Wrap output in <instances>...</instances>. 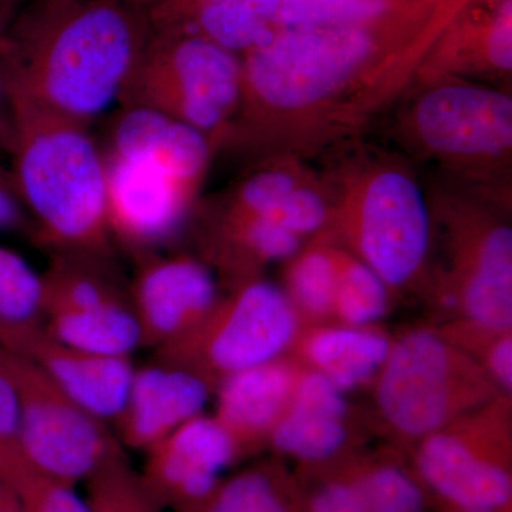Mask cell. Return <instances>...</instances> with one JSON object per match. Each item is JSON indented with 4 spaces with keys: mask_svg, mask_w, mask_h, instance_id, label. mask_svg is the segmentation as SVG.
Returning <instances> with one entry per match:
<instances>
[{
    "mask_svg": "<svg viewBox=\"0 0 512 512\" xmlns=\"http://www.w3.org/2000/svg\"><path fill=\"white\" fill-rule=\"evenodd\" d=\"M13 174L50 254L113 256L106 165L90 127L43 109L12 90Z\"/></svg>",
    "mask_w": 512,
    "mask_h": 512,
    "instance_id": "cell-3",
    "label": "cell"
},
{
    "mask_svg": "<svg viewBox=\"0 0 512 512\" xmlns=\"http://www.w3.org/2000/svg\"><path fill=\"white\" fill-rule=\"evenodd\" d=\"M42 320V276L18 254L0 247V326Z\"/></svg>",
    "mask_w": 512,
    "mask_h": 512,
    "instance_id": "cell-31",
    "label": "cell"
},
{
    "mask_svg": "<svg viewBox=\"0 0 512 512\" xmlns=\"http://www.w3.org/2000/svg\"><path fill=\"white\" fill-rule=\"evenodd\" d=\"M128 296L144 346L154 350L184 338L218 302L214 275L200 259L157 252L137 259Z\"/></svg>",
    "mask_w": 512,
    "mask_h": 512,
    "instance_id": "cell-12",
    "label": "cell"
},
{
    "mask_svg": "<svg viewBox=\"0 0 512 512\" xmlns=\"http://www.w3.org/2000/svg\"><path fill=\"white\" fill-rule=\"evenodd\" d=\"M279 453L309 467L332 463L348 440L345 419L318 410L288 406L269 434Z\"/></svg>",
    "mask_w": 512,
    "mask_h": 512,
    "instance_id": "cell-24",
    "label": "cell"
},
{
    "mask_svg": "<svg viewBox=\"0 0 512 512\" xmlns=\"http://www.w3.org/2000/svg\"><path fill=\"white\" fill-rule=\"evenodd\" d=\"M367 512H429L427 491L413 470L390 460L349 464Z\"/></svg>",
    "mask_w": 512,
    "mask_h": 512,
    "instance_id": "cell-26",
    "label": "cell"
},
{
    "mask_svg": "<svg viewBox=\"0 0 512 512\" xmlns=\"http://www.w3.org/2000/svg\"><path fill=\"white\" fill-rule=\"evenodd\" d=\"M150 37L134 0H32L0 53L12 90L90 127L119 104Z\"/></svg>",
    "mask_w": 512,
    "mask_h": 512,
    "instance_id": "cell-2",
    "label": "cell"
},
{
    "mask_svg": "<svg viewBox=\"0 0 512 512\" xmlns=\"http://www.w3.org/2000/svg\"><path fill=\"white\" fill-rule=\"evenodd\" d=\"M42 276L43 319L52 313L89 311L127 305L128 282L114 269L111 256L50 254Z\"/></svg>",
    "mask_w": 512,
    "mask_h": 512,
    "instance_id": "cell-21",
    "label": "cell"
},
{
    "mask_svg": "<svg viewBox=\"0 0 512 512\" xmlns=\"http://www.w3.org/2000/svg\"><path fill=\"white\" fill-rule=\"evenodd\" d=\"M197 512H303L298 485L272 467L251 468L222 481Z\"/></svg>",
    "mask_w": 512,
    "mask_h": 512,
    "instance_id": "cell-25",
    "label": "cell"
},
{
    "mask_svg": "<svg viewBox=\"0 0 512 512\" xmlns=\"http://www.w3.org/2000/svg\"><path fill=\"white\" fill-rule=\"evenodd\" d=\"M141 480L161 508L197 512L241 457L237 444L215 417H194L147 451Z\"/></svg>",
    "mask_w": 512,
    "mask_h": 512,
    "instance_id": "cell-13",
    "label": "cell"
},
{
    "mask_svg": "<svg viewBox=\"0 0 512 512\" xmlns=\"http://www.w3.org/2000/svg\"><path fill=\"white\" fill-rule=\"evenodd\" d=\"M0 477L18 494L28 512H92L74 485L40 473L23 454L3 463Z\"/></svg>",
    "mask_w": 512,
    "mask_h": 512,
    "instance_id": "cell-29",
    "label": "cell"
},
{
    "mask_svg": "<svg viewBox=\"0 0 512 512\" xmlns=\"http://www.w3.org/2000/svg\"><path fill=\"white\" fill-rule=\"evenodd\" d=\"M296 382L291 367L274 360L241 370L218 383L215 419L231 434L241 456L271 434L288 410Z\"/></svg>",
    "mask_w": 512,
    "mask_h": 512,
    "instance_id": "cell-19",
    "label": "cell"
},
{
    "mask_svg": "<svg viewBox=\"0 0 512 512\" xmlns=\"http://www.w3.org/2000/svg\"><path fill=\"white\" fill-rule=\"evenodd\" d=\"M0 231L22 232L35 241V224L30 217L13 170L0 165Z\"/></svg>",
    "mask_w": 512,
    "mask_h": 512,
    "instance_id": "cell-35",
    "label": "cell"
},
{
    "mask_svg": "<svg viewBox=\"0 0 512 512\" xmlns=\"http://www.w3.org/2000/svg\"><path fill=\"white\" fill-rule=\"evenodd\" d=\"M390 348L389 340L370 330L323 329L309 338L306 355L319 373L345 392L379 372Z\"/></svg>",
    "mask_w": 512,
    "mask_h": 512,
    "instance_id": "cell-23",
    "label": "cell"
},
{
    "mask_svg": "<svg viewBox=\"0 0 512 512\" xmlns=\"http://www.w3.org/2000/svg\"><path fill=\"white\" fill-rule=\"evenodd\" d=\"M400 8L393 0H281L275 28L298 29L367 22Z\"/></svg>",
    "mask_w": 512,
    "mask_h": 512,
    "instance_id": "cell-30",
    "label": "cell"
},
{
    "mask_svg": "<svg viewBox=\"0 0 512 512\" xmlns=\"http://www.w3.org/2000/svg\"><path fill=\"white\" fill-rule=\"evenodd\" d=\"M413 471L443 512H511L510 448L498 437L436 431L421 439Z\"/></svg>",
    "mask_w": 512,
    "mask_h": 512,
    "instance_id": "cell-11",
    "label": "cell"
},
{
    "mask_svg": "<svg viewBox=\"0 0 512 512\" xmlns=\"http://www.w3.org/2000/svg\"><path fill=\"white\" fill-rule=\"evenodd\" d=\"M296 316L284 291L245 279L225 302H217L197 328L156 350V360L184 367L220 383L225 377L274 362L292 342Z\"/></svg>",
    "mask_w": 512,
    "mask_h": 512,
    "instance_id": "cell-6",
    "label": "cell"
},
{
    "mask_svg": "<svg viewBox=\"0 0 512 512\" xmlns=\"http://www.w3.org/2000/svg\"><path fill=\"white\" fill-rule=\"evenodd\" d=\"M345 218L362 262L387 286L420 271L430 245V212L416 180L403 168L373 167L346 191Z\"/></svg>",
    "mask_w": 512,
    "mask_h": 512,
    "instance_id": "cell-8",
    "label": "cell"
},
{
    "mask_svg": "<svg viewBox=\"0 0 512 512\" xmlns=\"http://www.w3.org/2000/svg\"><path fill=\"white\" fill-rule=\"evenodd\" d=\"M431 76L512 70V0H467L421 57Z\"/></svg>",
    "mask_w": 512,
    "mask_h": 512,
    "instance_id": "cell-16",
    "label": "cell"
},
{
    "mask_svg": "<svg viewBox=\"0 0 512 512\" xmlns=\"http://www.w3.org/2000/svg\"><path fill=\"white\" fill-rule=\"evenodd\" d=\"M15 106L8 66L0 53V151L12 154L15 146Z\"/></svg>",
    "mask_w": 512,
    "mask_h": 512,
    "instance_id": "cell-37",
    "label": "cell"
},
{
    "mask_svg": "<svg viewBox=\"0 0 512 512\" xmlns=\"http://www.w3.org/2000/svg\"><path fill=\"white\" fill-rule=\"evenodd\" d=\"M461 512H490V511H461Z\"/></svg>",
    "mask_w": 512,
    "mask_h": 512,
    "instance_id": "cell-42",
    "label": "cell"
},
{
    "mask_svg": "<svg viewBox=\"0 0 512 512\" xmlns=\"http://www.w3.org/2000/svg\"><path fill=\"white\" fill-rule=\"evenodd\" d=\"M420 2V0H394V3L399 6L412 5V3Z\"/></svg>",
    "mask_w": 512,
    "mask_h": 512,
    "instance_id": "cell-41",
    "label": "cell"
},
{
    "mask_svg": "<svg viewBox=\"0 0 512 512\" xmlns=\"http://www.w3.org/2000/svg\"><path fill=\"white\" fill-rule=\"evenodd\" d=\"M211 383L204 377L156 360L134 370L123 410L113 431L121 446L144 451L201 416L210 399Z\"/></svg>",
    "mask_w": 512,
    "mask_h": 512,
    "instance_id": "cell-15",
    "label": "cell"
},
{
    "mask_svg": "<svg viewBox=\"0 0 512 512\" xmlns=\"http://www.w3.org/2000/svg\"><path fill=\"white\" fill-rule=\"evenodd\" d=\"M86 483L92 512H163L140 473L128 466L126 454L100 468Z\"/></svg>",
    "mask_w": 512,
    "mask_h": 512,
    "instance_id": "cell-27",
    "label": "cell"
},
{
    "mask_svg": "<svg viewBox=\"0 0 512 512\" xmlns=\"http://www.w3.org/2000/svg\"><path fill=\"white\" fill-rule=\"evenodd\" d=\"M151 33H190L242 55L275 26L281 0H134Z\"/></svg>",
    "mask_w": 512,
    "mask_h": 512,
    "instance_id": "cell-17",
    "label": "cell"
},
{
    "mask_svg": "<svg viewBox=\"0 0 512 512\" xmlns=\"http://www.w3.org/2000/svg\"><path fill=\"white\" fill-rule=\"evenodd\" d=\"M448 15L446 0H420L367 22L272 29L241 55V94L224 143L259 150L288 116L328 109L370 76L421 60Z\"/></svg>",
    "mask_w": 512,
    "mask_h": 512,
    "instance_id": "cell-1",
    "label": "cell"
},
{
    "mask_svg": "<svg viewBox=\"0 0 512 512\" xmlns=\"http://www.w3.org/2000/svg\"><path fill=\"white\" fill-rule=\"evenodd\" d=\"M22 454L19 410L12 384L0 372V464Z\"/></svg>",
    "mask_w": 512,
    "mask_h": 512,
    "instance_id": "cell-36",
    "label": "cell"
},
{
    "mask_svg": "<svg viewBox=\"0 0 512 512\" xmlns=\"http://www.w3.org/2000/svg\"><path fill=\"white\" fill-rule=\"evenodd\" d=\"M488 370L504 389L512 387V339L511 335L501 333L487 357Z\"/></svg>",
    "mask_w": 512,
    "mask_h": 512,
    "instance_id": "cell-38",
    "label": "cell"
},
{
    "mask_svg": "<svg viewBox=\"0 0 512 512\" xmlns=\"http://www.w3.org/2000/svg\"><path fill=\"white\" fill-rule=\"evenodd\" d=\"M380 370V412L413 439L440 431L484 399L481 370L430 330H414L394 343Z\"/></svg>",
    "mask_w": 512,
    "mask_h": 512,
    "instance_id": "cell-7",
    "label": "cell"
},
{
    "mask_svg": "<svg viewBox=\"0 0 512 512\" xmlns=\"http://www.w3.org/2000/svg\"><path fill=\"white\" fill-rule=\"evenodd\" d=\"M241 55L190 33H151L119 107L156 111L224 143L241 94Z\"/></svg>",
    "mask_w": 512,
    "mask_h": 512,
    "instance_id": "cell-4",
    "label": "cell"
},
{
    "mask_svg": "<svg viewBox=\"0 0 512 512\" xmlns=\"http://www.w3.org/2000/svg\"><path fill=\"white\" fill-rule=\"evenodd\" d=\"M214 146L204 134L156 111L119 107L107 130L104 154L163 165L200 187Z\"/></svg>",
    "mask_w": 512,
    "mask_h": 512,
    "instance_id": "cell-18",
    "label": "cell"
},
{
    "mask_svg": "<svg viewBox=\"0 0 512 512\" xmlns=\"http://www.w3.org/2000/svg\"><path fill=\"white\" fill-rule=\"evenodd\" d=\"M467 262L464 312L478 328L507 333L512 323V229L504 224L485 229Z\"/></svg>",
    "mask_w": 512,
    "mask_h": 512,
    "instance_id": "cell-20",
    "label": "cell"
},
{
    "mask_svg": "<svg viewBox=\"0 0 512 512\" xmlns=\"http://www.w3.org/2000/svg\"><path fill=\"white\" fill-rule=\"evenodd\" d=\"M340 256L325 249L303 254L291 269V291L306 312L323 316L333 311Z\"/></svg>",
    "mask_w": 512,
    "mask_h": 512,
    "instance_id": "cell-33",
    "label": "cell"
},
{
    "mask_svg": "<svg viewBox=\"0 0 512 512\" xmlns=\"http://www.w3.org/2000/svg\"><path fill=\"white\" fill-rule=\"evenodd\" d=\"M103 157L113 241L137 259L156 254L185 227L200 188L143 158Z\"/></svg>",
    "mask_w": 512,
    "mask_h": 512,
    "instance_id": "cell-10",
    "label": "cell"
},
{
    "mask_svg": "<svg viewBox=\"0 0 512 512\" xmlns=\"http://www.w3.org/2000/svg\"><path fill=\"white\" fill-rule=\"evenodd\" d=\"M50 335L97 356L131 357L143 348V332L130 303L89 311L52 313L43 319Z\"/></svg>",
    "mask_w": 512,
    "mask_h": 512,
    "instance_id": "cell-22",
    "label": "cell"
},
{
    "mask_svg": "<svg viewBox=\"0 0 512 512\" xmlns=\"http://www.w3.org/2000/svg\"><path fill=\"white\" fill-rule=\"evenodd\" d=\"M0 512H28L18 494L0 477Z\"/></svg>",
    "mask_w": 512,
    "mask_h": 512,
    "instance_id": "cell-40",
    "label": "cell"
},
{
    "mask_svg": "<svg viewBox=\"0 0 512 512\" xmlns=\"http://www.w3.org/2000/svg\"><path fill=\"white\" fill-rule=\"evenodd\" d=\"M387 309V285L362 261L340 256L333 311L352 326L376 322Z\"/></svg>",
    "mask_w": 512,
    "mask_h": 512,
    "instance_id": "cell-28",
    "label": "cell"
},
{
    "mask_svg": "<svg viewBox=\"0 0 512 512\" xmlns=\"http://www.w3.org/2000/svg\"><path fill=\"white\" fill-rule=\"evenodd\" d=\"M303 512H367L349 464L309 468L305 484H298Z\"/></svg>",
    "mask_w": 512,
    "mask_h": 512,
    "instance_id": "cell-32",
    "label": "cell"
},
{
    "mask_svg": "<svg viewBox=\"0 0 512 512\" xmlns=\"http://www.w3.org/2000/svg\"><path fill=\"white\" fill-rule=\"evenodd\" d=\"M407 124L416 143L447 164L488 167L511 157V97L481 84L434 80L414 100Z\"/></svg>",
    "mask_w": 512,
    "mask_h": 512,
    "instance_id": "cell-9",
    "label": "cell"
},
{
    "mask_svg": "<svg viewBox=\"0 0 512 512\" xmlns=\"http://www.w3.org/2000/svg\"><path fill=\"white\" fill-rule=\"evenodd\" d=\"M0 346L39 367L73 402L109 426L123 410L136 370L131 357L97 356L74 349L50 335L43 320L0 326Z\"/></svg>",
    "mask_w": 512,
    "mask_h": 512,
    "instance_id": "cell-14",
    "label": "cell"
},
{
    "mask_svg": "<svg viewBox=\"0 0 512 512\" xmlns=\"http://www.w3.org/2000/svg\"><path fill=\"white\" fill-rule=\"evenodd\" d=\"M328 214V204L320 192L299 184L266 217L302 237L322 228L328 220Z\"/></svg>",
    "mask_w": 512,
    "mask_h": 512,
    "instance_id": "cell-34",
    "label": "cell"
},
{
    "mask_svg": "<svg viewBox=\"0 0 512 512\" xmlns=\"http://www.w3.org/2000/svg\"><path fill=\"white\" fill-rule=\"evenodd\" d=\"M20 0H0V52L6 46V37L19 13Z\"/></svg>",
    "mask_w": 512,
    "mask_h": 512,
    "instance_id": "cell-39",
    "label": "cell"
},
{
    "mask_svg": "<svg viewBox=\"0 0 512 512\" xmlns=\"http://www.w3.org/2000/svg\"><path fill=\"white\" fill-rule=\"evenodd\" d=\"M0 372L18 402L23 456L40 473L76 485L126 454L109 424L73 402L25 357L0 346Z\"/></svg>",
    "mask_w": 512,
    "mask_h": 512,
    "instance_id": "cell-5",
    "label": "cell"
}]
</instances>
